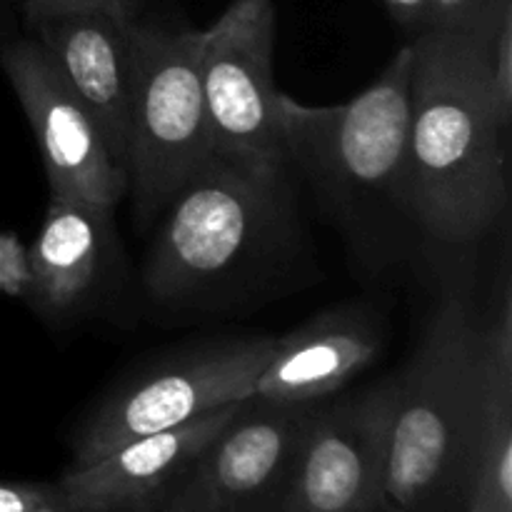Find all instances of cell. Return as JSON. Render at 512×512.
Instances as JSON below:
<instances>
[{"label":"cell","instance_id":"cell-1","mask_svg":"<svg viewBox=\"0 0 512 512\" xmlns=\"http://www.w3.org/2000/svg\"><path fill=\"white\" fill-rule=\"evenodd\" d=\"M408 168L403 195L433 238L478 240L503 210V105L490 70V43L453 30L413 35Z\"/></svg>","mask_w":512,"mask_h":512},{"label":"cell","instance_id":"cell-2","mask_svg":"<svg viewBox=\"0 0 512 512\" xmlns=\"http://www.w3.org/2000/svg\"><path fill=\"white\" fill-rule=\"evenodd\" d=\"M490 330L450 295L393 378L388 453L373 512H460L490 380Z\"/></svg>","mask_w":512,"mask_h":512},{"label":"cell","instance_id":"cell-3","mask_svg":"<svg viewBox=\"0 0 512 512\" xmlns=\"http://www.w3.org/2000/svg\"><path fill=\"white\" fill-rule=\"evenodd\" d=\"M215 158L198 70V30L133 25L128 185L155 215Z\"/></svg>","mask_w":512,"mask_h":512},{"label":"cell","instance_id":"cell-4","mask_svg":"<svg viewBox=\"0 0 512 512\" xmlns=\"http://www.w3.org/2000/svg\"><path fill=\"white\" fill-rule=\"evenodd\" d=\"M273 0H233L198 30V70L213 153L265 185L288 163L278 120Z\"/></svg>","mask_w":512,"mask_h":512},{"label":"cell","instance_id":"cell-5","mask_svg":"<svg viewBox=\"0 0 512 512\" xmlns=\"http://www.w3.org/2000/svg\"><path fill=\"white\" fill-rule=\"evenodd\" d=\"M413 63V43H405L373 85L340 105H305L280 93L288 160H298L333 188L403 195Z\"/></svg>","mask_w":512,"mask_h":512},{"label":"cell","instance_id":"cell-6","mask_svg":"<svg viewBox=\"0 0 512 512\" xmlns=\"http://www.w3.org/2000/svg\"><path fill=\"white\" fill-rule=\"evenodd\" d=\"M275 338L223 340L138 375L95 408L75 438L73 465L98 460L128 440L163 433L255 393Z\"/></svg>","mask_w":512,"mask_h":512},{"label":"cell","instance_id":"cell-7","mask_svg":"<svg viewBox=\"0 0 512 512\" xmlns=\"http://www.w3.org/2000/svg\"><path fill=\"white\" fill-rule=\"evenodd\" d=\"M275 185L213 158L170 200L145 268V285L175 300L228 273L263 233Z\"/></svg>","mask_w":512,"mask_h":512},{"label":"cell","instance_id":"cell-8","mask_svg":"<svg viewBox=\"0 0 512 512\" xmlns=\"http://www.w3.org/2000/svg\"><path fill=\"white\" fill-rule=\"evenodd\" d=\"M0 65L18 95L43 158L50 195L113 210L128 190V173L108 153L98 125L60 78L38 40H15Z\"/></svg>","mask_w":512,"mask_h":512},{"label":"cell","instance_id":"cell-9","mask_svg":"<svg viewBox=\"0 0 512 512\" xmlns=\"http://www.w3.org/2000/svg\"><path fill=\"white\" fill-rule=\"evenodd\" d=\"M393 380L313 410L278 512H373L388 453Z\"/></svg>","mask_w":512,"mask_h":512},{"label":"cell","instance_id":"cell-10","mask_svg":"<svg viewBox=\"0 0 512 512\" xmlns=\"http://www.w3.org/2000/svg\"><path fill=\"white\" fill-rule=\"evenodd\" d=\"M245 403L128 440L93 463L70 465L58 480L65 503L73 512H153L193 473L205 448L233 423Z\"/></svg>","mask_w":512,"mask_h":512},{"label":"cell","instance_id":"cell-11","mask_svg":"<svg viewBox=\"0 0 512 512\" xmlns=\"http://www.w3.org/2000/svg\"><path fill=\"white\" fill-rule=\"evenodd\" d=\"M130 10L100 8L38 25V43L60 78L78 95L103 135L108 153L128 173V110L133 80Z\"/></svg>","mask_w":512,"mask_h":512},{"label":"cell","instance_id":"cell-12","mask_svg":"<svg viewBox=\"0 0 512 512\" xmlns=\"http://www.w3.org/2000/svg\"><path fill=\"white\" fill-rule=\"evenodd\" d=\"M313 405L250 398L195 468L223 512H278Z\"/></svg>","mask_w":512,"mask_h":512},{"label":"cell","instance_id":"cell-13","mask_svg":"<svg viewBox=\"0 0 512 512\" xmlns=\"http://www.w3.org/2000/svg\"><path fill=\"white\" fill-rule=\"evenodd\" d=\"M378 350L380 333L368 320L355 315L315 318L273 340L268 363L255 380L253 398L310 405L338 393L378 358Z\"/></svg>","mask_w":512,"mask_h":512},{"label":"cell","instance_id":"cell-14","mask_svg":"<svg viewBox=\"0 0 512 512\" xmlns=\"http://www.w3.org/2000/svg\"><path fill=\"white\" fill-rule=\"evenodd\" d=\"M110 210L50 195L43 225L28 250L30 293L50 310L78 303L100 273Z\"/></svg>","mask_w":512,"mask_h":512},{"label":"cell","instance_id":"cell-15","mask_svg":"<svg viewBox=\"0 0 512 512\" xmlns=\"http://www.w3.org/2000/svg\"><path fill=\"white\" fill-rule=\"evenodd\" d=\"M490 330V380L463 512H512V310Z\"/></svg>","mask_w":512,"mask_h":512},{"label":"cell","instance_id":"cell-16","mask_svg":"<svg viewBox=\"0 0 512 512\" xmlns=\"http://www.w3.org/2000/svg\"><path fill=\"white\" fill-rule=\"evenodd\" d=\"M508 13L512 0H430L428 28L453 30L490 43Z\"/></svg>","mask_w":512,"mask_h":512},{"label":"cell","instance_id":"cell-17","mask_svg":"<svg viewBox=\"0 0 512 512\" xmlns=\"http://www.w3.org/2000/svg\"><path fill=\"white\" fill-rule=\"evenodd\" d=\"M0 293L13 298L30 293L28 250L15 233H0Z\"/></svg>","mask_w":512,"mask_h":512},{"label":"cell","instance_id":"cell-18","mask_svg":"<svg viewBox=\"0 0 512 512\" xmlns=\"http://www.w3.org/2000/svg\"><path fill=\"white\" fill-rule=\"evenodd\" d=\"M153 512H223L218 500H215L213 490L205 483L198 468L163 500Z\"/></svg>","mask_w":512,"mask_h":512},{"label":"cell","instance_id":"cell-19","mask_svg":"<svg viewBox=\"0 0 512 512\" xmlns=\"http://www.w3.org/2000/svg\"><path fill=\"white\" fill-rule=\"evenodd\" d=\"M58 483H20L0 480V512H38L58 498Z\"/></svg>","mask_w":512,"mask_h":512},{"label":"cell","instance_id":"cell-20","mask_svg":"<svg viewBox=\"0 0 512 512\" xmlns=\"http://www.w3.org/2000/svg\"><path fill=\"white\" fill-rule=\"evenodd\" d=\"M100 8H125L130 10V0H25V20L30 28L48 23V20L60 18V15L83 13V10H100Z\"/></svg>","mask_w":512,"mask_h":512},{"label":"cell","instance_id":"cell-21","mask_svg":"<svg viewBox=\"0 0 512 512\" xmlns=\"http://www.w3.org/2000/svg\"><path fill=\"white\" fill-rule=\"evenodd\" d=\"M490 70L500 100L512 113V13H508L490 43Z\"/></svg>","mask_w":512,"mask_h":512},{"label":"cell","instance_id":"cell-22","mask_svg":"<svg viewBox=\"0 0 512 512\" xmlns=\"http://www.w3.org/2000/svg\"><path fill=\"white\" fill-rule=\"evenodd\" d=\"M388 13L398 20L403 28L413 30L415 35L423 33L430 23V0H383Z\"/></svg>","mask_w":512,"mask_h":512},{"label":"cell","instance_id":"cell-23","mask_svg":"<svg viewBox=\"0 0 512 512\" xmlns=\"http://www.w3.org/2000/svg\"><path fill=\"white\" fill-rule=\"evenodd\" d=\"M38 512H73V510H70V505L65 503L63 493H58V498L50 500V503L43 505V508H40Z\"/></svg>","mask_w":512,"mask_h":512}]
</instances>
